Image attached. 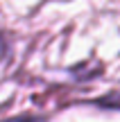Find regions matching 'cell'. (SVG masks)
<instances>
[{
  "instance_id": "obj_2",
  "label": "cell",
  "mask_w": 120,
  "mask_h": 122,
  "mask_svg": "<svg viewBox=\"0 0 120 122\" xmlns=\"http://www.w3.org/2000/svg\"><path fill=\"white\" fill-rule=\"evenodd\" d=\"M5 122H45V120H43V118H39V115H18V118L5 120Z\"/></svg>"
},
{
  "instance_id": "obj_3",
  "label": "cell",
  "mask_w": 120,
  "mask_h": 122,
  "mask_svg": "<svg viewBox=\"0 0 120 122\" xmlns=\"http://www.w3.org/2000/svg\"><path fill=\"white\" fill-rule=\"evenodd\" d=\"M7 52H9V45H7V39H5V36L0 34V61H2L5 57H7Z\"/></svg>"
},
{
  "instance_id": "obj_1",
  "label": "cell",
  "mask_w": 120,
  "mask_h": 122,
  "mask_svg": "<svg viewBox=\"0 0 120 122\" xmlns=\"http://www.w3.org/2000/svg\"><path fill=\"white\" fill-rule=\"evenodd\" d=\"M100 109H111V111H120V93H107L104 97L93 102Z\"/></svg>"
}]
</instances>
